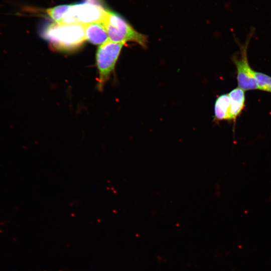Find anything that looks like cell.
Masks as SVG:
<instances>
[{"instance_id": "6da1fadb", "label": "cell", "mask_w": 271, "mask_h": 271, "mask_svg": "<svg viewBox=\"0 0 271 271\" xmlns=\"http://www.w3.org/2000/svg\"><path fill=\"white\" fill-rule=\"evenodd\" d=\"M84 25L53 23L45 27L41 35L58 50H74L86 40Z\"/></svg>"}, {"instance_id": "7a4b0ae2", "label": "cell", "mask_w": 271, "mask_h": 271, "mask_svg": "<svg viewBox=\"0 0 271 271\" xmlns=\"http://www.w3.org/2000/svg\"><path fill=\"white\" fill-rule=\"evenodd\" d=\"M101 23L105 29L109 40L123 44L133 42L143 48L147 47V36L138 32L122 17L115 13L106 11Z\"/></svg>"}, {"instance_id": "3957f363", "label": "cell", "mask_w": 271, "mask_h": 271, "mask_svg": "<svg viewBox=\"0 0 271 271\" xmlns=\"http://www.w3.org/2000/svg\"><path fill=\"white\" fill-rule=\"evenodd\" d=\"M124 45L123 43H115L108 40L98 48L96 60L99 73L98 87L99 90L102 89L114 70Z\"/></svg>"}, {"instance_id": "277c9868", "label": "cell", "mask_w": 271, "mask_h": 271, "mask_svg": "<svg viewBox=\"0 0 271 271\" xmlns=\"http://www.w3.org/2000/svg\"><path fill=\"white\" fill-rule=\"evenodd\" d=\"M252 35L251 31L244 44L237 42L239 51L232 57L236 68L238 86L244 91L258 89L255 71L250 66L247 58V49Z\"/></svg>"}, {"instance_id": "5b68a950", "label": "cell", "mask_w": 271, "mask_h": 271, "mask_svg": "<svg viewBox=\"0 0 271 271\" xmlns=\"http://www.w3.org/2000/svg\"><path fill=\"white\" fill-rule=\"evenodd\" d=\"M106 10L98 5L84 2L71 5L60 23L87 25L101 23Z\"/></svg>"}, {"instance_id": "8992f818", "label": "cell", "mask_w": 271, "mask_h": 271, "mask_svg": "<svg viewBox=\"0 0 271 271\" xmlns=\"http://www.w3.org/2000/svg\"><path fill=\"white\" fill-rule=\"evenodd\" d=\"M85 39L95 45H101L109 40L103 25L94 23L84 25Z\"/></svg>"}, {"instance_id": "52a82bcc", "label": "cell", "mask_w": 271, "mask_h": 271, "mask_svg": "<svg viewBox=\"0 0 271 271\" xmlns=\"http://www.w3.org/2000/svg\"><path fill=\"white\" fill-rule=\"evenodd\" d=\"M239 87L232 89L228 95L230 98V121L235 124L237 118L241 113L245 106V93Z\"/></svg>"}, {"instance_id": "ba28073f", "label": "cell", "mask_w": 271, "mask_h": 271, "mask_svg": "<svg viewBox=\"0 0 271 271\" xmlns=\"http://www.w3.org/2000/svg\"><path fill=\"white\" fill-rule=\"evenodd\" d=\"M230 98L228 94L219 96L214 104V116L213 120L218 122L222 120L230 121Z\"/></svg>"}, {"instance_id": "9c48e42d", "label": "cell", "mask_w": 271, "mask_h": 271, "mask_svg": "<svg viewBox=\"0 0 271 271\" xmlns=\"http://www.w3.org/2000/svg\"><path fill=\"white\" fill-rule=\"evenodd\" d=\"M71 5H62L49 8L46 12L50 18L55 23H60L66 13L68 11Z\"/></svg>"}, {"instance_id": "30bf717a", "label": "cell", "mask_w": 271, "mask_h": 271, "mask_svg": "<svg viewBox=\"0 0 271 271\" xmlns=\"http://www.w3.org/2000/svg\"><path fill=\"white\" fill-rule=\"evenodd\" d=\"M258 89L271 93V77L266 74L255 71Z\"/></svg>"}]
</instances>
